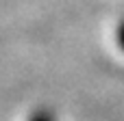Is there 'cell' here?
Segmentation results:
<instances>
[{
  "mask_svg": "<svg viewBox=\"0 0 124 121\" xmlns=\"http://www.w3.org/2000/svg\"><path fill=\"white\" fill-rule=\"evenodd\" d=\"M28 121H57V117H54L52 110H48V108H39Z\"/></svg>",
  "mask_w": 124,
  "mask_h": 121,
  "instance_id": "cell-1",
  "label": "cell"
},
{
  "mask_svg": "<svg viewBox=\"0 0 124 121\" xmlns=\"http://www.w3.org/2000/svg\"><path fill=\"white\" fill-rule=\"evenodd\" d=\"M116 37H118V45H120V50L124 52V19H122V24L118 26V32H116Z\"/></svg>",
  "mask_w": 124,
  "mask_h": 121,
  "instance_id": "cell-2",
  "label": "cell"
}]
</instances>
